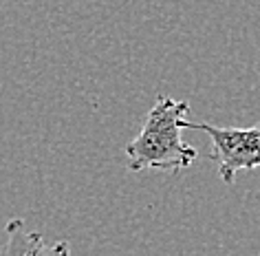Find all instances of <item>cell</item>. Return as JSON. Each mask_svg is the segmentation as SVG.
<instances>
[{
  "instance_id": "obj_2",
  "label": "cell",
  "mask_w": 260,
  "mask_h": 256,
  "mask_svg": "<svg viewBox=\"0 0 260 256\" xmlns=\"http://www.w3.org/2000/svg\"><path fill=\"white\" fill-rule=\"evenodd\" d=\"M185 128L207 133L212 139L210 159L216 161L218 177L227 186L234 183V177L240 170L260 168V122L251 128H220L212 124L183 122Z\"/></svg>"
},
{
  "instance_id": "obj_3",
  "label": "cell",
  "mask_w": 260,
  "mask_h": 256,
  "mask_svg": "<svg viewBox=\"0 0 260 256\" xmlns=\"http://www.w3.org/2000/svg\"><path fill=\"white\" fill-rule=\"evenodd\" d=\"M5 232H7V245L3 247L5 254H69L67 243L47 245L40 234L27 232L20 219H11Z\"/></svg>"
},
{
  "instance_id": "obj_1",
  "label": "cell",
  "mask_w": 260,
  "mask_h": 256,
  "mask_svg": "<svg viewBox=\"0 0 260 256\" xmlns=\"http://www.w3.org/2000/svg\"><path fill=\"white\" fill-rule=\"evenodd\" d=\"M190 106L187 102L159 95L154 106L148 110L139 135L126 146L130 173L141 170H179L187 168L197 159L194 146L183 141V122Z\"/></svg>"
}]
</instances>
